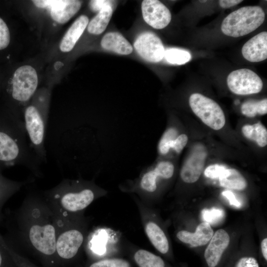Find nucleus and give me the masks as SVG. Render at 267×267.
Segmentation results:
<instances>
[{"instance_id": "nucleus-1", "label": "nucleus", "mask_w": 267, "mask_h": 267, "mask_svg": "<svg viewBox=\"0 0 267 267\" xmlns=\"http://www.w3.org/2000/svg\"><path fill=\"white\" fill-rule=\"evenodd\" d=\"M12 231L21 248L46 263L56 262V218L42 192L30 191L13 217Z\"/></svg>"}, {"instance_id": "nucleus-2", "label": "nucleus", "mask_w": 267, "mask_h": 267, "mask_svg": "<svg viewBox=\"0 0 267 267\" xmlns=\"http://www.w3.org/2000/svg\"><path fill=\"white\" fill-rule=\"evenodd\" d=\"M42 163L30 142L23 119L7 108L0 110V169L20 165L41 178Z\"/></svg>"}, {"instance_id": "nucleus-3", "label": "nucleus", "mask_w": 267, "mask_h": 267, "mask_svg": "<svg viewBox=\"0 0 267 267\" xmlns=\"http://www.w3.org/2000/svg\"><path fill=\"white\" fill-rule=\"evenodd\" d=\"M107 193L93 179L81 178L63 179L52 188L42 191L53 213L59 219L84 215L86 209L93 202Z\"/></svg>"}, {"instance_id": "nucleus-4", "label": "nucleus", "mask_w": 267, "mask_h": 267, "mask_svg": "<svg viewBox=\"0 0 267 267\" xmlns=\"http://www.w3.org/2000/svg\"><path fill=\"white\" fill-rule=\"evenodd\" d=\"M56 261L71 262L81 254L88 237L89 220L84 215L67 219L56 217Z\"/></svg>"}, {"instance_id": "nucleus-5", "label": "nucleus", "mask_w": 267, "mask_h": 267, "mask_svg": "<svg viewBox=\"0 0 267 267\" xmlns=\"http://www.w3.org/2000/svg\"><path fill=\"white\" fill-rule=\"evenodd\" d=\"M175 165L168 160H160L142 170L134 179H127L119 185L123 192L137 198L145 205L151 207L160 183L170 179L174 175Z\"/></svg>"}, {"instance_id": "nucleus-6", "label": "nucleus", "mask_w": 267, "mask_h": 267, "mask_svg": "<svg viewBox=\"0 0 267 267\" xmlns=\"http://www.w3.org/2000/svg\"><path fill=\"white\" fill-rule=\"evenodd\" d=\"M43 98L40 104L33 103L24 109L23 119L32 147L42 163L46 162L45 134L47 123L46 108L43 105Z\"/></svg>"}, {"instance_id": "nucleus-7", "label": "nucleus", "mask_w": 267, "mask_h": 267, "mask_svg": "<svg viewBox=\"0 0 267 267\" xmlns=\"http://www.w3.org/2000/svg\"><path fill=\"white\" fill-rule=\"evenodd\" d=\"M265 19V13L260 6L242 7L224 18L221 30L228 36L242 37L257 29L263 23Z\"/></svg>"}, {"instance_id": "nucleus-8", "label": "nucleus", "mask_w": 267, "mask_h": 267, "mask_svg": "<svg viewBox=\"0 0 267 267\" xmlns=\"http://www.w3.org/2000/svg\"><path fill=\"white\" fill-rule=\"evenodd\" d=\"M38 85L36 70L30 65L18 68L13 73L10 83L5 88L8 107L11 111L16 106L26 103L35 94Z\"/></svg>"}, {"instance_id": "nucleus-9", "label": "nucleus", "mask_w": 267, "mask_h": 267, "mask_svg": "<svg viewBox=\"0 0 267 267\" xmlns=\"http://www.w3.org/2000/svg\"><path fill=\"white\" fill-rule=\"evenodd\" d=\"M139 213L145 234L153 246L160 253L167 254L170 251L168 237L156 219V214L150 207L142 203L135 196L131 195Z\"/></svg>"}, {"instance_id": "nucleus-10", "label": "nucleus", "mask_w": 267, "mask_h": 267, "mask_svg": "<svg viewBox=\"0 0 267 267\" xmlns=\"http://www.w3.org/2000/svg\"><path fill=\"white\" fill-rule=\"evenodd\" d=\"M189 104L194 113L208 127L215 130H219L224 127V113L213 99L200 93H194L190 96Z\"/></svg>"}, {"instance_id": "nucleus-11", "label": "nucleus", "mask_w": 267, "mask_h": 267, "mask_svg": "<svg viewBox=\"0 0 267 267\" xmlns=\"http://www.w3.org/2000/svg\"><path fill=\"white\" fill-rule=\"evenodd\" d=\"M228 88L238 95H248L260 92L263 82L260 77L249 69H239L229 74L227 78Z\"/></svg>"}, {"instance_id": "nucleus-12", "label": "nucleus", "mask_w": 267, "mask_h": 267, "mask_svg": "<svg viewBox=\"0 0 267 267\" xmlns=\"http://www.w3.org/2000/svg\"><path fill=\"white\" fill-rule=\"evenodd\" d=\"M134 47L142 58L150 62H158L164 56L165 49L161 39L151 32L140 34L134 42Z\"/></svg>"}, {"instance_id": "nucleus-13", "label": "nucleus", "mask_w": 267, "mask_h": 267, "mask_svg": "<svg viewBox=\"0 0 267 267\" xmlns=\"http://www.w3.org/2000/svg\"><path fill=\"white\" fill-rule=\"evenodd\" d=\"M205 147L201 144L196 145L186 158L180 172L182 180L186 183H193L199 178L207 157Z\"/></svg>"}, {"instance_id": "nucleus-14", "label": "nucleus", "mask_w": 267, "mask_h": 267, "mask_svg": "<svg viewBox=\"0 0 267 267\" xmlns=\"http://www.w3.org/2000/svg\"><path fill=\"white\" fill-rule=\"evenodd\" d=\"M141 11L145 22L156 29L164 28L171 20L169 9L159 0H143Z\"/></svg>"}, {"instance_id": "nucleus-15", "label": "nucleus", "mask_w": 267, "mask_h": 267, "mask_svg": "<svg viewBox=\"0 0 267 267\" xmlns=\"http://www.w3.org/2000/svg\"><path fill=\"white\" fill-rule=\"evenodd\" d=\"M229 241V235L223 229H219L213 234L204 253L205 259L209 267H215L218 265Z\"/></svg>"}, {"instance_id": "nucleus-16", "label": "nucleus", "mask_w": 267, "mask_h": 267, "mask_svg": "<svg viewBox=\"0 0 267 267\" xmlns=\"http://www.w3.org/2000/svg\"><path fill=\"white\" fill-rule=\"evenodd\" d=\"M243 56L249 61L257 62L267 58V32H262L248 41L242 48Z\"/></svg>"}, {"instance_id": "nucleus-17", "label": "nucleus", "mask_w": 267, "mask_h": 267, "mask_svg": "<svg viewBox=\"0 0 267 267\" xmlns=\"http://www.w3.org/2000/svg\"><path fill=\"white\" fill-rule=\"evenodd\" d=\"M81 4V1L76 0H48L47 8L54 21L64 24L79 10Z\"/></svg>"}, {"instance_id": "nucleus-18", "label": "nucleus", "mask_w": 267, "mask_h": 267, "mask_svg": "<svg viewBox=\"0 0 267 267\" xmlns=\"http://www.w3.org/2000/svg\"><path fill=\"white\" fill-rule=\"evenodd\" d=\"M213 234L211 225L204 222L197 226L195 232L181 230L177 233L176 236L182 242L189 244L193 247H197L207 244Z\"/></svg>"}, {"instance_id": "nucleus-19", "label": "nucleus", "mask_w": 267, "mask_h": 267, "mask_svg": "<svg viewBox=\"0 0 267 267\" xmlns=\"http://www.w3.org/2000/svg\"><path fill=\"white\" fill-rule=\"evenodd\" d=\"M89 24L88 17L85 15L80 16L72 24L63 37L60 49L63 52H69L74 47Z\"/></svg>"}, {"instance_id": "nucleus-20", "label": "nucleus", "mask_w": 267, "mask_h": 267, "mask_svg": "<svg viewBox=\"0 0 267 267\" xmlns=\"http://www.w3.org/2000/svg\"><path fill=\"white\" fill-rule=\"evenodd\" d=\"M101 45L106 50L121 55L129 54L133 49L128 41L118 32H110L105 34L101 40Z\"/></svg>"}, {"instance_id": "nucleus-21", "label": "nucleus", "mask_w": 267, "mask_h": 267, "mask_svg": "<svg viewBox=\"0 0 267 267\" xmlns=\"http://www.w3.org/2000/svg\"><path fill=\"white\" fill-rule=\"evenodd\" d=\"M0 169V210L4 202L9 197L19 191L23 186L33 181L30 179L22 181L13 180L4 177Z\"/></svg>"}, {"instance_id": "nucleus-22", "label": "nucleus", "mask_w": 267, "mask_h": 267, "mask_svg": "<svg viewBox=\"0 0 267 267\" xmlns=\"http://www.w3.org/2000/svg\"><path fill=\"white\" fill-rule=\"evenodd\" d=\"M219 178L220 185L229 189L243 190L247 185L244 177L234 169H226Z\"/></svg>"}, {"instance_id": "nucleus-23", "label": "nucleus", "mask_w": 267, "mask_h": 267, "mask_svg": "<svg viewBox=\"0 0 267 267\" xmlns=\"http://www.w3.org/2000/svg\"><path fill=\"white\" fill-rule=\"evenodd\" d=\"M113 7L108 5L100 10L88 25V31L92 34L99 35L104 32L112 17Z\"/></svg>"}, {"instance_id": "nucleus-24", "label": "nucleus", "mask_w": 267, "mask_h": 267, "mask_svg": "<svg viewBox=\"0 0 267 267\" xmlns=\"http://www.w3.org/2000/svg\"><path fill=\"white\" fill-rule=\"evenodd\" d=\"M242 132L248 139L255 141L260 147L267 144V130L260 122L242 127Z\"/></svg>"}, {"instance_id": "nucleus-25", "label": "nucleus", "mask_w": 267, "mask_h": 267, "mask_svg": "<svg viewBox=\"0 0 267 267\" xmlns=\"http://www.w3.org/2000/svg\"><path fill=\"white\" fill-rule=\"evenodd\" d=\"M178 129L173 126L167 128L162 134L158 144V152L161 156H165L170 150L174 141L179 135Z\"/></svg>"}, {"instance_id": "nucleus-26", "label": "nucleus", "mask_w": 267, "mask_h": 267, "mask_svg": "<svg viewBox=\"0 0 267 267\" xmlns=\"http://www.w3.org/2000/svg\"><path fill=\"white\" fill-rule=\"evenodd\" d=\"M241 110L243 115L248 117H254L257 114L265 115L267 113V99L247 101L242 104Z\"/></svg>"}, {"instance_id": "nucleus-27", "label": "nucleus", "mask_w": 267, "mask_h": 267, "mask_svg": "<svg viewBox=\"0 0 267 267\" xmlns=\"http://www.w3.org/2000/svg\"><path fill=\"white\" fill-rule=\"evenodd\" d=\"M164 57L169 63L182 65L189 61L191 55L189 51L183 49L169 48L165 50Z\"/></svg>"}, {"instance_id": "nucleus-28", "label": "nucleus", "mask_w": 267, "mask_h": 267, "mask_svg": "<svg viewBox=\"0 0 267 267\" xmlns=\"http://www.w3.org/2000/svg\"><path fill=\"white\" fill-rule=\"evenodd\" d=\"M88 267H134L131 262L120 257L110 256L92 262Z\"/></svg>"}, {"instance_id": "nucleus-29", "label": "nucleus", "mask_w": 267, "mask_h": 267, "mask_svg": "<svg viewBox=\"0 0 267 267\" xmlns=\"http://www.w3.org/2000/svg\"><path fill=\"white\" fill-rule=\"evenodd\" d=\"M225 216L224 211L220 208L204 209L202 211V217L205 222L210 224H216L221 222Z\"/></svg>"}, {"instance_id": "nucleus-30", "label": "nucleus", "mask_w": 267, "mask_h": 267, "mask_svg": "<svg viewBox=\"0 0 267 267\" xmlns=\"http://www.w3.org/2000/svg\"><path fill=\"white\" fill-rule=\"evenodd\" d=\"M226 169L224 166L222 165H212L206 168L204 175L206 177L212 179L219 178Z\"/></svg>"}, {"instance_id": "nucleus-31", "label": "nucleus", "mask_w": 267, "mask_h": 267, "mask_svg": "<svg viewBox=\"0 0 267 267\" xmlns=\"http://www.w3.org/2000/svg\"><path fill=\"white\" fill-rule=\"evenodd\" d=\"M188 137L186 134H180L174 141L171 150H174L177 153H180L186 145Z\"/></svg>"}, {"instance_id": "nucleus-32", "label": "nucleus", "mask_w": 267, "mask_h": 267, "mask_svg": "<svg viewBox=\"0 0 267 267\" xmlns=\"http://www.w3.org/2000/svg\"><path fill=\"white\" fill-rule=\"evenodd\" d=\"M235 267H259V266L254 258L244 257L238 260Z\"/></svg>"}, {"instance_id": "nucleus-33", "label": "nucleus", "mask_w": 267, "mask_h": 267, "mask_svg": "<svg viewBox=\"0 0 267 267\" xmlns=\"http://www.w3.org/2000/svg\"><path fill=\"white\" fill-rule=\"evenodd\" d=\"M113 1L105 0H91L89 2L90 9L93 11H99L104 7L110 5L113 6Z\"/></svg>"}, {"instance_id": "nucleus-34", "label": "nucleus", "mask_w": 267, "mask_h": 267, "mask_svg": "<svg viewBox=\"0 0 267 267\" xmlns=\"http://www.w3.org/2000/svg\"><path fill=\"white\" fill-rule=\"evenodd\" d=\"M222 194L228 200L231 205L234 206L236 207H240V203L236 198L235 196L231 191L229 190H225L222 193Z\"/></svg>"}, {"instance_id": "nucleus-35", "label": "nucleus", "mask_w": 267, "mask_h": 267, "mask_svg": "<svg viewBox=\"0 0 267 267\" xmlns=\"http://www.w3.org/2000/svg\"><path fill=\"white\" fill-rule=\"evenodd\" d=\"M242 2L241 0H220L219 3L220 6L223 8H227L235 6Z\"/></svg>"}, {"instance_id": "nucleus-36", "label": "nucleus", "mask_w": 267, "mask_h": 267, "mask_svg": "<svg viewBox=\"0 0 267 267\" xmlns=\"http://www.w3.org/2000/svg\"><path fill=\"white\" fill-rule=\"evenodd\" d=\"M5 249L0 245V267H8L6 257L4 255Z\"/></svg>"}, {"instance_id": "nucleus-37", "label": "nucleus", "mask_w": 267, "mask_h": 267, "mask_svg": "<svg viewBox=\"0 0 267 267\" xmlns=\"http://www.w3.org/2000/svg\"><path fill=\"white\" fill-rule=\"evenodd\" d=\"M261 249L263 255L266 260H267V238H266L261 243Z\"/></svg>"}, {"instance_id": "nucleus-38", "label": "nucleus", "mask_w": 267, "mask_h": 267, "mask_svg": "<svg viewBox=\"0 0 267 267\" xmlns=\"http://www.w3.org/2000/svg\"><path fill=\"white\" fill-rule=\"evenodd\" d=\"M200 1H201V2H203V1H204V2H206V0H200Z\"/></svg>"}]
</instances>
